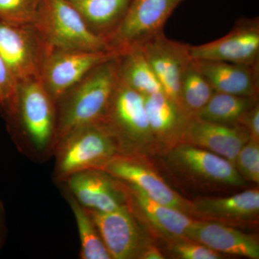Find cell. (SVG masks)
<instances>
[{
  "instance_id": "obj_1",
  "label": "cell",
  "mask_w": 259,
  "mask_h": 259,
  "mask_svg": "<svg viewBox=\"0 0 259 259\" xmlns=\"http://www.w3.org/2000/svg\"><path fill=\"white\" fill-rule=\"evenodd\" d=\"M118 81L117 56L94 68L61 97L56 104V145L80 126L103 120Z\"/></svg>"
},
{
  "instance_id": "obj_2",
  "label": "cell",
  "mask_w": 259,
  "mask_h": 259,
  "mask_svg": "<svg viewBox=\"0 0 259 259\" xmlns=\"http://www.w3.org/2000/svg\"><path fill=\"white\" fill-rule=\"evenodd\" d=\"M54 177L64 183L75 174L100 170L107 162L121 154L117 140L103 120L80 126L56 145Z\"/></svg>"
},
{
  "instance_id": "obj_3",
  "label": "cell",
  "mask_w": 259,
  "mask_h": 259,
  "mask_svg": "<svg viewBox=\"0 0 259 259\" xmlns=\"http://www.w3.org/2000/svg\"><path fill=\"white\" fill-rule=\"evenodd\" d=\"M33 26L46 51H110L67 0H41Z\"/></svg>"
},
{
  "instance_id": "obj_4",
  "label": "cell",
  "mask_w": 259,
  "mask_h": 259,
  "mask_svg": "<svg viewBox=\"0 0 259 259\" xmlns=\"http://www.w3.org/2000/svg\"><path fill=\"white\" fill-rule=\"evenodd\" d=\"M104 122L112 131L121 154L141 156L156 149L145 107V97L119 79Z\"/></svg>"
},
{
  "instance_id": "obj_5",
  "label": "cell",
  "mask_w": 259,
  "mask_h": 259,
  "mask_svg": "<svg viewBox=\"0 0 259 259\" xmlns=\"http://www.w3.org/2000/svg\"><path fill=\"white\" fill-rule=\"evenodd\" d=\"M13 121H19L32 150L54 152L56 146V105L40 78L19 83L18 109Z\"/></svg>"
},
{
  "instance_id": "obj_6",
  "label": "cell",
  "mask_w": 259,
  "mask_h": 259,
  "mask_svg": "<svg viewBox=\"0 0 259 259\" xmlns=\"http://www.w3.org/2000/svg\"><path fill=\"white\" fill-rule=\"evenodd\" d=\"M183 1L133 0L125 18L107 38L109 49L119 55L163 32L167 20Z\"/></svg>"
},
{
  "instance_id": "obj_7",
  "label": "cell",
  "mask_w": 259,
  "mask_h": 259,
  "mask_svg": "<svg viewBox=\"0 0 259 259\" xmlns=\"http://www.w3.org/2000/svg\"><path fill=\"white\" fill-rule=\"evenodd\" d=\"M117 56L111 51H46L40 80L56 105L94 68Z\"/></svg>"
},
{
  "instance_id": "obj_8",
  "label": "cell",
  "mask_w": 259,
  "mask_h": 259,
  "mask_svg": "<svg viewBox=\"0 0 259 259\" xmlns=\"http://www.w3.org/2000/svg\"><path fill=\"white\" fill-rule=\"evenodd\" d=\"M46 48L33 25L0 20V56L18 83L40 78Z\"/></svg>"
},
{
  "instance_id": "obj_9",
  "label": "cell",
  "mask_w": 259,
  "mask_h": 259,
  "mask_svg": "<svg viewBox=\"0 0 259 259\" xmlns=\"http://www.w3.org/2000/svg\"><path fill=\"white\" fill-rule=\"evenodd\" d=\"M168 166L211 185L241 187L245 181L231 161L207 150L181 143L166 151Z\"/></svg>"
},
{
  "instance_id": "obj_10",
  "label": "cell",
  "mask_w": 259,
  "mask_h": 259,
  "mask_svg": "<svg viewBox=\"0 0 259 259\" xmlns=\"http://www.w3.org/2000/svg\"><path fill=\"white\" fill-rule=\"evenodd\" d=\"M88 211L111 258H141L151 243L127 204L111 212Z\"/></svg>"
},
{
  "instance_id": "obj_11",
  "label": "cell",
  "mask_w": 259,
  "mask_h": 259,
  "mask_svg": "<svg viewBox=\"0 0 259 259\" xmlns=\"http://www.w3.org/2000/svg\"><path fill=\"white\" fill-rule=\"evenodd\" d=\"M190 51L192 60L259 64V19H238L225 36L202 45L190 46Z\"/></svg>"
},
{
  "instance_id": "obj_12",
  "label": "cell",
  "mask_w": 259,
  "mask_h": 259,
  "mask_svg": "<svg viewBox=\"0 0 259 259\" xmlns=\"http://www.w3.org/2000/svg\"><path fill=\"white\" fill-rule=\"evenodd\" d=\"M100 170L116 180L136 186L156 202L194 216L192 202L172 190L154 170L141 162L138 156L117 155Z\"/></svg>"
},
{
  "instance_id": "obj_13",
  "label": "cell",
  "mask_w": 259,
  "mask_h": 259,
  "mask_svg": "<svg viewBox=\"0 0 259 259\" xmlns=\"http://www.w3.org/2000/svg\"><path fill=\"white\" fill-rule=\"evenodd\" d=\"M161 84L163 93L180 105L181 81L192 63L190 45L158 34L139 46Z\"/></svg>"
},
{
  "instance_id": "obj_14",
  "label": "cell",
  "mask_w": 259,
  "mask_h": 259,
  "mask_svg": "<svg viewBox=\"0 0 259 259\" xmlns=\"http://www.w3.org/2000/svg\"><path fill=\"white\" fill-rule=\"evenodd\" d=\"M118 181L125 192L127 206L137 219L147 223L156 234L168 241L185 238L194 221L191 216L156 202L136 186Z\"/></svg>"
},
{
  "instance_id": "obj_15",
  "label": "cell",
  "mask_w": 259,
  "mask_h": 259,
  "mask_svg": "<svg viewBox=\"0 0 259 259\" xmlns=\"http://www.w3.org/2000/svg\"><path fill=\"white\" fill-rule=\"evenodd\" d=\"M64 183L66 190L90 210L111 212L127 205L125 194L119 181L101 170L75 174Z\"/></svg>"
},
{
  "instance_id": "obj_16",
  "label": "cell",
  "mask_w": 259,
  "mask_h": 259,
  "mask_svg": "<svg viewBox=\"0 0 259 259\" xmlns=\"http://www.w3.org/2000/svg\"><path fill=\"white\" fill-rule=\"evenodd\" d=\"M249 139L248 131L241 125H224L191 117L182 143L207 150L234 164L237 155Z\"/></svg>"
},
{
  "instance_id": "obj_17",
  "label": "cell",
  "mask_w": 259,
  "mask_h": 259,
  "mask_svg": "<svg viewBox=\"0 0 259 259\" xmlns=\"http://www.w3.org/2000/svg\"><path fill=\"white\" fill-rule=\"evenodd\" d=\"M185 238L206 245L218 253L259 258L256 237L217 221L194 220L186 233Z\"/></svg>"
},
{
  "instance_id": "obj_18",
  "label": "cell",
  "mask_w": 259,
  "mask_h": 259,
  "mask_svg": "<svg viewBox=\"0 0 259 259\" xmlns=\"http://www.w3.org/2000/svg\"><path fill=\"white\" fill-rule=\"evenodd\" d=\"M144 97L148 123L156 148L166 152L183 142L191 117L163 92Z\"/></svg>"
},
{
  "instance_id": "obj_19",
  "label": "cell",
  "mask_w": 259,
  "mask_h": 259,
  "mask_svg": "<svg viewBox=\"0 0 259 259\" xmlns=\"http://www.w3.org/2000/svg\"><path fill=\"white\" fill-rule=\"evenodd\" d=\"M217 93L258 97L259 64H233L223 61L192 60Z\"/></svg>"
},
{
  "instance_id": "obj_20",
  "label": "cell",
  "mask_w": 259,
  "mask_h": 259,
  "mask_svg": "<svg viewBox=\"0 0 259 259\" xmlns=\"http://www.w3.org/2000/svg\"><path fill=\"white\" fill-rule=\"evenodd\" d=\"M194 216L208 221L248 222L258 218L259 191L249 190L227 197H205L192 202Z\"/></svg>"
},
{
  "instance_id": "obj_21",
  "label": "cell",
  "mask_w": 259,
  "mask_h": 259,
  "mask_svg": "<svg viewBox=\"0 0 259 259\" xmlns=\"http://www.w3.org/2000/svg\"><path fill=\"white\" fill-rule=\"evenodd\" d=\"M79 12L89 28L105 39L125 18L133 0H67Z\"/></svg>"
},
{
  "instance_id": "obj_22",
  "label": "cell",
  "mask_w": 259,
  "mask_h": 259,
  "mask_svg": "<svg viewBox=\"0 0 259 259\" xmlns=\"http://www.w3.org/2000/svg\"><path fill=\"white\" fill-rule=\"evenodd\" d=\"M119 79L144 96L163 92L159 81L140 47L117 56Z\"/></svg>"
},
{
  "instance_id": "obj_23",
  "label": "cell",
  "mask_w": 259,
  "mask_h": 259,
  "mask_svg": "<svg viewBox=\"0 0 259 259\" xmlns=\"http://www.w3.org/2000/svg\"><path fill=\"white\" fill-rule=\"evenodd\" d=\"M257 102L258 97L214 92L207 105L194 117L224 125H240L242 117Z\"/></svg>"
},
{
  "instance_id": "obj_24",
  "label": "cell",
  "mask_w": 259,
  "mask_h": 259,
  "mask_svg": "<svg viewBox=\"0 0 259 259\" xmlns=\"http://www.w3.org/2000/svg\"><path fill=\"white\" fill-rule=\"evenodd\" d=\"M66 197L71 206L81 243L80 258L82 259H110V253L102 241L93 218L88 209L74 198L67 190H65Z\"/></svg>"
},
{
  "instance_id": "obj_25",
  "label": "cell",
  "mask_w": 259,
  "mask_h": 259,
  "mask_svg": "<svg viewBox=\"0 0 259 259\" xmlns=\"http://www.w3.org/2000/svg\"><path fill=\"white\" fill-rule=\"evenodd\" d=\"M214 89L193 63L186 70L181 81L180 105L190 117H194L210 100Z\"/></svg>"
},
{
  "instance_id": "obj_26",
  "label": "cell",
  "mask_w": 259,
  "mask_h": 259,
  "mask_svg": "<svg viewBox=\"0 0 259 259\" xmlns=\"http://www.w3.org/2000/svg\"><path fill=\"white\" fill-rule=\"evenodd\" d=\"M41 0H0V20L16 25H33Z\"/></svg>"
},
{
  "instance_id": "obj_27",
  "label": "cell",
  "mask_w": 259,
  "mask_h": 259,
  "mask_svg": "<svg viewBox=\"0 0 259 259\" xmlns=\"http://www.w3.org/2000/svg\"><path fill=\"white\" fill-rule=\"evenodd\" d=\"M19 83L0 56V107L13 120L18 109Z\"/></svg>"
},
{
  "instance_id": "obj_28",
  "label": "cell",
  "mask_w": 259,
  "mask_h": 259,
  "mask_svg": "<svg viewBox=\"0 0 259 259\" xmlns=\"http://www.w3.org/2000/svg\"><path fill=\"white\" fill-rule=\"evenodd\" d=\"M245 180L259 183V142L249 139L240 150L234 163Z\"/></svg>"
},
{
  "instance_id": "obj_29",
  "label": "cell",
  "mask_w": 259,
  "mask_h": 259,
  "mask_svg": "<svg viewBox=\"0 0 259 259\" xmlns=\"http://www.w3.org/2000/svg\"><path fill=\"white\" fill-rule=\"evenodd\" d=\"M174 254L182 259H220L222 255L206 245L187 238L168 241Z\"/></svg>"
},
{
  "instance_id": "obj_30",
  "label": "cell",
  "mask_w": 259,
  "mask_h": 259,
  "mask_svg": "<svg viewBox=\"0 0 259 259\" xmlns=\"http://www.w3.org/2000/svg\"><path fill=\"white\" fill-rule=\"evenodd\" d=\"M249 134L250 139L259 142V105L258 102L250 109L240 121Z\"/></svg>"
},
{
  "instance_id": "obj_31",
  "label": "cell",
  "mask_w": 259,
  "mask_h": 259,
  "mask_svg": "<svg viewBox=\"0 0 259 259\" xmlns=\"http://www.w3.org/2000/svg\"><path fill=\"white\" fill-rule=\"evenodd\" d=\"M141 258L142 259H163L164 256L162 254L161 251L158 250L157 247L150 243L146 247V249L143 252Z\"/></svg>"
},
{
  "instance_id": "obj_32",
  "label": "cell",
  "mask_w": 259,
  "mask_h": 259,
  "mask_svg": "<svg viewBox=\"0 0 259 259\" xmlns=\"http://www.w3.org/2000/svg\"><path fill=\"white\" fill-rule=\"evenodd\" d=\"M6 236V225H5V212L4 204L0 199V249L3 246Z\"/></svg>"
}]
</instances>
